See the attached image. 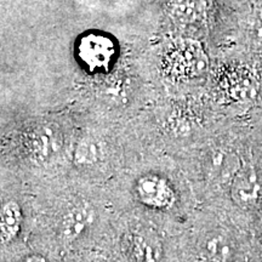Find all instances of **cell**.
I'll return each mask as SVG.
<instances>
[{"mask_svg":"<svg viewBox=\"0 0 262 262\" xmlns=\"http://www.w3.org/2000/svg\"><path fill=\"white\" fill-rule=\"evenodd\" d=\"M95 212L85 203L73 205L64 212L61 222V232L66 241H74L84 233L94 222Z\"/></svg>","mask_w":262,"mask_h":262,"instance_id":"obj_1","label":"cell"},{"mask_svg":"<svg viewBox=\"0 0 262 262\" xmlns=\"http://www.w3.org/2000/svg\"><path fill=\"white\" fill-rule=\"evenodd\" d=\"M80 56L91 67H103L110 63L114 54L113 42L101 35H89L80 42Z\"/></svg>","mask_w":262,"mask_h":262,"instance_id":"obj_2","label":"cell"},{"mask_svg":"<svg viewBox=\"0 0 262 262\" xmlns=\"http://www.w3.org/2000/svg\"><path fill=\"white\" fill-rule=\"evenodd\" d=\"M233 256L231 241L221 237L204 239L199 249L201 262H229Z\"/></svg>","mask_w":262,"mask_h":262,"instance_id":"obj_3","label":"cell"},{"mask_svg":"<svg viewBox=\"0 0 262 262\" xmlns=\"http://www.w3.org/2000/svg\"><path fill=\"white\" fill-rule=\"evenodd\" d=\"M139 192L143 202L155 206H165L171 201L172 194L165 182L157 178L141 180Z\"/></svg>","mask_w":262,"mask_h":262,"instance_id":"obj_4","label":"cell"},{"mask_svg":"<svg viewBox=\"0 0 262 262\" xmlns=\"http://www.w3.org/2000/svg\"><path fill=\"white\" fill-rule=\"evenodd\" d=\"M98 156L100 153L96 143L91 140H85L81 141L75 150V162L80 165H93L97 162Z\"/></svg>","mask_w":262,"mask_h":262,"instance_id":"obj_5","label":"cell"},{"mask_svg":"<svg viewBox=\"0 0 262 262\" xmlns=\"http://www.w3.org/2000/svg\"><path fill=\"white\" fill-rule=\"evenodd\" d=\"M135 256L139 262H156V256L153 254V248L146 243L145 239H139L135 244Z\"/></svg>","mask_w":262,"mask_h":262,"instance_id":"obj_6","label":"cell"},{"mask_svg":"<svg viewBox=\"0 0 262 262\" xmlns=\"http://www.w3.org/2000/svg\"><path fill=\"white\" fill-rule=\"evenodd\" d=\"M26 262H47V261H45L42 257L33 256V257H31V258H28V260L26 261Z\"/></svg>","mask_w":262,"mask_h":262,"instance_id":"obj_7","label":"cell"}]
</instances>
